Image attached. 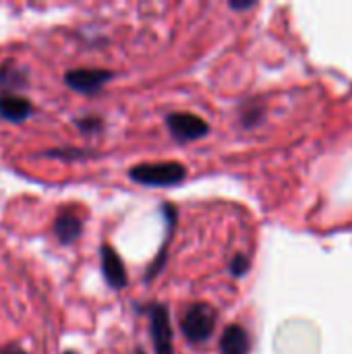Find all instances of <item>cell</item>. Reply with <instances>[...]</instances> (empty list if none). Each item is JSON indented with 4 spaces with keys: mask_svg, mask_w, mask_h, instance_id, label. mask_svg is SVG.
Segmentation results:
<instances>
[{
    "mask_svg": "<svg viewBox=\"0 0 352 354\" xmlns=\"http://www.w3.org/2000/svg\"><path fill=\"white\" fill-rule=\"evenodd\" d=\"M247 270H249V259H247V255H243V253L234 255V259L230 261V272H232L237 278H241V276L247 274Z\"/></svg>",
    "mask_w": 352,
    "mask_h": 354,
    "instance_id": "12",
    "label": "cell"
},
{
    "mask_svg": "<svg viewBox=\"0 0 352 354\" xmlns=\"http://www.w3.org/2000/svg\"><path fill=\"white\" fill-rule=\"evenodd\" d=\"M44 156H50V158H62V160H75V158H83L85 153L81 151V149H77V151H58V149H52V151H46Z\"/></svg>",
    "mask_w": 352,
    "mask_h": 354,
    "instance_id": "13",
    "label": "cell"
},
{
    "mask_svg": "<svg viewBox=\"0 0 352 354\" xmlns=\"http://www.w3.org/2000/svg\"><path fill=\"white\" fill-rule=\"evenodd\" d=\"M102 272H104V278L106 282L112 286V288H124L127 286V270H124V263L122 259L118 257V253L110 247V245H104L102 247Z\"/></svg>",
    "mask_w": 352,
    "mask_h": 354,
    "instance_id": "6",
    "label": "cell"
},
{
    "mask_svg": "<svg viewBox=\"0 0 352 354\" xmlns=\"http://www.w3.org/2000/svg\"><path fill=\"white\" fill-rule=\"evenodd\" d=\"M110 79H112V73L102 71V68H75L64 75V83L71 89L85 93V95L98 93Z\"/></svg>",
    "mask_w": 352,
    "mask_h": 354,
    "instance_id": "5",
    "label": "cell"
},
{
    "mask_svg": "<svg viewBox=\"0 0 352 354\" xmlns=\"http://www.w3.org/2000/svg\"><path fill=\"white\" fill-rule=\"evenodd\" d=\"M147 313H149V328H151L156 354H174V336H172L168 309L156 303L147 307Z\"/></svg>",
    "mask_w": 352,
    "mask_h": 354,
    "instance_id": "3",
    "label": "cell"
},
{
    "mask_svg": "<svg viewBox=\"0 0 352 354\" xmlns=\"http://www.w3.org/2000/svg\"><path fill=\"white\" fill-rule=\"evenodd\" d=\"M135 354H145V353H143V351H137V353H135Z\"/></svg>",
    "mask_w": 352,
    "mask_h": 354,
    "instance_id": "15",
    "label": "cell"
},
{
    "mask_svg": "<svg viewBox=\"0 0 352 354\" xmlns=\"http://www.w3.org/2000/svg\"><path fill=\"white\" fill-rule=\"evenodd\" d=\"M166 127L170 129L172 137L178 141H195L203 137L210 127L203 118L189 114V112H172L166 116Z\"/></svg>",
    "mask_w": 352,
    "mask_h": 354,
    "instance_id": "4",
    "label": "cell"
},
{
    "mask_svg": "<svg viewBox=\"0 0 352 354\" xmlns=\"http://www.w3.org/2000/svg\"><path fill=\"white\" fill-rule=\"evenodd\" d=\"M251 340L245 328L228 326L220 338V353L222 354H249Z\"/></svg>",
    "mask_w": 352,
    "mask_h": 354,
    "instance_id": "9",
    "label": "cell"
},
{
    "mask_svg": "<svg viewBox=\"0 0 352 354\" xmlns=\"http://www.w3.org/2000/svg\"><path fill=\"white\" fill-rule=\"evenodd\" d=\"M129 176L147 187H174L187 176V168L180 162H156L131 168Z\"/></svg>",
    "mask_w": 352,
    "mask_h": 354,
    "instance_id": "2",
    "label": "cell"
},
{
    "mask_svg": "<svg viewBox=\"0 0 352 354\" xmlns=\"http://www.w3.org/2000/svg\"><path fill=\"white\" fill-rule=\"evenodd\" d=\"M33 106L29 100L17 93H0V118L8 122H21L31 114Z\"/></svg>",
    "mask_w": 352,
    "mask_h": 354,
    "instance_id": "7",
    "label": "cell"
},
{
    "mask_svg": "<svg viewBox=\"0 0 352 354\" xmlns=\"http://www.w3.org/2000/svg\"><path fill=\"white\" fill-rule=\"evenodd\" d=\"M83 133H98L104 124H102V120L98 118V116H83V118H77V122H75Z\"/></svg>",
    "mask_w": 352,
    "mask_h": 354,
    "instance_id": "11",
    "label": "cell"
},
{
    "mask_svg": "<svg viewBox=\"0 0 352 354\" xmlns=\"http://www.w3.org/2000/svg\"><path fill=\"white\" fill-rule=\"evenodd\" d=\"M0 85H4V87H21V85H25L23 68L10 66V64L0 66Z\"/></svg>",
    "mask_w": 352,
    "mask_h": 354,
    "instance_id": "10",
    "label": "cell"
},
{
    "mask_svg": "<svg viewBox=\"0 0 352 354\" xmlns=\"http://www.w3.org/2000/svg\"><path fill=\"white\" fill-rule=\"evenodd\" d=\"M68 354H75V353H68Z\"/></svg>",
    "mask_w": 352,
    "mask_h": 354,
    "instance_id": "16",
    "label": "cell"
},
{
    "mask_svg": "<svg viewBox=\"0 0 352 354\" xmlns=\"http://www.w3.org/2000/svg\"><path fill=\"white\" fill-rule=\"evenodd\" d=\"M81 230H83V222L77 214L73 212H66L62 209L56 220H54V234L60 243L68 245V243H75L79 236H81Z\"/></svg>",
    "mask_w": 352,
    "mask_h": 354,
    "instance_id": "8",
    "label": "cell"
},
{
    "mask_svg": "<svg viewBox=\"0 0 352 354\" xmlns=\"http://www.w3.org/2000/svg\"><path fill=\"white\" fill-rule=\"evenodd\" d=\"M0 354H27L21 346H17V344H8V346H4Z\"/></svg>",
    "mask_w": 352,
    "mask_h": 354,
    "instance_id": "14",
    "label": "cell"
},
{
    "mask_svg": "<svg viewBox=\"0 0 352 354\" xmlns=\"http://www.w3.org/2000/svg\"><path fill=\"white\" fill-rule=\"evenodd\" d=\"M216 322H218V313L212 305L195 303L183 313L180 328L189 342L201 344V342L210 340L212 334L216 332Z\"/></svg>",
    "mask_w": 352,
    "mask_h": 354,
    "instance_id": "1",
    "label": "cell"
}]
</instances>
